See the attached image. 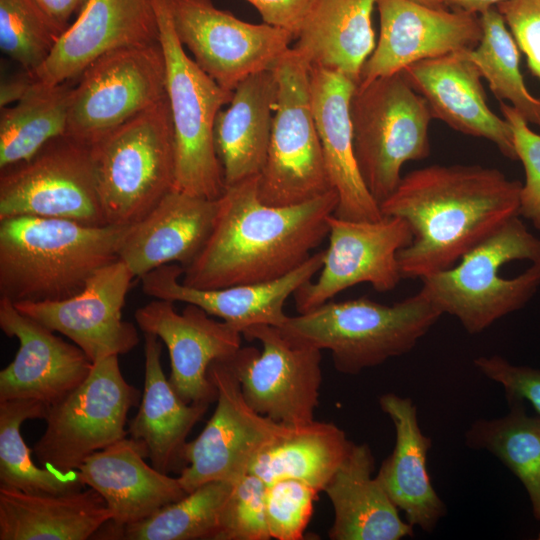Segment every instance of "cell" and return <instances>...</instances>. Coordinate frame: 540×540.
<instances>
[{"mask_svg": "<svg viewBox=\"0 0 540 540\" xmlns=\"http://www.w3.org/2000/svg\"><path fill=\"white\" fill-rule=\"evenodd\" d=\"M522 183L496 168L434 164L402 176L380 203L383 216L403 218L413 239L398 253L402 278L423 279L454 266L513 217Z\"/></svg>", "mask_w": 540, "mask_h": 540, "instance_id": "1", "label": "cell"}, {"mask_svg": "<svg viewBox=\"0 0 540 540\" xmlns=\"http://www.w3.org/2000/svg\"><path fill=\"white\" fill-rule=\"evenodd\" d=\"M258 177L225 187L211 233L184 268L183 284L216 289L279 279L307 261L328 235L338 205L333 189L291 206H270L258 195Z\"/></svg>", "mask_w": 540, "mask_h": 540, "instance_id": "2", "label": "cell"}, {"mask_svg": "<svg viewBox=\"0 0 540 540\" xmlns=\"http://www.w3.org/2000/svg\"><path fill=\"white\" fill-rule=\"evenodd\" d=\"M130 226L36 216L0 220V297L19 303L78 294L98 269L119 260Z\"/></svg>", "mask_w": 540, "mask_h": 540, "instance_id": "3", "label": "cell"}, {"mask_svg": "<svg viewBox=\"0 0 540 540\" xmlns=\"http://www.w3.org/2000/svg\"><path fill=\"white\" fill-rule=\"evenodd\" d=\"M422 280L420 291L469 334L523 308L540 287V240L513 217L451 268Z\"/></svg>", "mask_w": 540, "mask_h": 540, "instance_id": "4", "label": "cell"}, {"mask_svg": "<svg viewBox=\"0 0 540 540\" xmlns=\"http://www.w3.org/2000/svg\"><path fill=\"white\" fill-rule=\"evenodd\" d=\"M441 316L419 291L393 305L366 297L328 301L279 328L295 342L328 350L340 373L357 375L410 352Z\"/></svg>", "mask_w": 540, "mask_h": 540, "instance_id": "5", "label": "cell"}, {"mask_svg": "<svg viewBox=\"0 0 540 540\" xmlns=\"http://www.w3.org/2000/svg\"><path fill=\"white\" fill-rule=\"evenodd\" d=\"M153 2L174 132L173 189L216 200L226 185L214 144V123L219 111L230 102L233 91L218 85L187 55L172 22L170 0Z\"/></svg>", "mask_w": 540, "mask_h": 540, "instance_id": "6", "label": "cell"}, {"mask_svg": "<svg viewBox=\"0 0 540 540\" xmlns=\"http://www.w3.org/2000/svg\"><path fill=\"white\" fill-rule=\"evenodd\" d=\"M93 151L107 224L137 223L174 188V132L167 96L114 130Z\"/></svg>", "mask_w": 540, "mask_h": 540, "instance_id": "7", "label": "cell"}, {"mask_svg": "<svg viewBox=\"0 0 540 540\" xmlns=\"http://www.w3.org/2000/svg\"><path fill=\"white\" fill-rule=\"evenodd\" d=\"M350 118L360 174L380 205L398 186L403 165L430 155L433 116L426 100L398 72L358 83Z\"/></svg>", "mask_w": 540, "mask_h": 540, "instance_id": "8", "label": "cell"}, {"mask_svg": "<svg viewBox=\"0 0 540 540\" xmlns=\"http://www.w3.org/2000/svg\"><path fill=\"white\" fill-rule=\"evenodd\" d=\"M273 71L278 94L267 158L258 177V195L267 205L291 206L333 188L312 109L310 65L291 47Z\"/></svg>", "mask_w": 540, "mask_h": 540, "instance_id": "9", "label": "cell"}, {"mask_svg": "<svg viewBox=\"0 0 540 540\" xmlns=\"http://www.w3.org/2000/svg\"><path fill=\"white\" fill-rule=\"evenodd\" d=\"M140 392L122 375L118 356L93 363L89 376L49 406L46 428L33 453L47 468L71 473L96 451L125 438L127 415Z\"/></svg>", "mask_w": 540, "mask_h": 540, "instance_id": "10", "label": "cell"}, {"mask_svg": "<svg viewBox=\"0 0 540 540\" xmlns=\"http://www.w3.org/2000/svg\"><path fill=\"white\" fill-rule=\"evenodd\" d=\"M73 86L65 135L94 147L166 98L160 42L122 47L92 62Z\"/></svg>", "mask_w": 540, "mask_h": 540, "instance_id": "11", "label": "cell"}, {"mask_svg": "<svg viewBox=\"0 0 540 540\" xmlns=\"http://www.w3.org/2000/svg\"><path fill=\"white\" fill-rule=\"evenodd\" d=\"M18 216L108 225L97 189L93 147L63 135L30 159L2 169L0 220Z\"/></svg>", "mask_w": 540, "mask_h": 540, "instance_id": "12", "label": "cell"}, {"mask_svg": "<svg viewBox=\"0 0 540 540\" xmlns=\"http://www.w3.org/2000/svg\"><path fill=\"white\" fill-rule=\"evenodd\" d=\"M242 335L261 343L240 348L224 362L246 402L258 413L289 427L313 422L322 382L321 350L289 339L281 329L255 325Z\"/></svg>", "mask_w": 540, "mask_h": 540, "instance_id": "13", "label": "cell"}, {"mask_svg": "<svg viewBox=\"0 0 540 540\" xmlns=\"http://www.w3.org/2000/svg\"><path fill=\"white\" fill-rule=\"evenodd\" d=\"M208 376L217 389V405L198 437L184 447L186 466L178 479L187 493L212 481L236 483L264 450L295 428L256 412L224 362L212 363Z\"/></svg>", "mask_w": 540, "mask_h": 540, "instance_id": "14", "label": "cell"}, {"mask_svg": "<svg viewBox=\"0 0 540 540\" xmlns=\"http://www.w3.org/2000/svg\"><path fill=\"white\" fill-rule=\"evenodd\" d=\"M170 13L194 61L228 91L255 73L272 70L295 41L285 29L245 22L212 0H170Z\"/></svg>", "mask_w": 540, "mask_h": 540, "instance_id": "15", "label": "cell"}, {"mask_svg": "<svg viewBox=\"0 0 540 540\" xmlns=\"http://www.w3.org/2000/svg\"><path fill=\"white\" fill-rule=\"evenodd\" d=\"M327 222L329 244L318 278L302 285L293 295L299 313L317 308L360 283L387 292L402 279L398 253L413 239L403 218L383 216L376 221H352L331 214Z\"/></svg>", "mask_w": 540, "mask_h": 540, "instance_id": "16", "label": "cell"}, {"mask_svg": "<svg viewBox=\"0 0 540 540\" xmlns=\"http://www.w3.org/2000/svg\"><path fill=\"white\" fill-rule=\"evenodd\" d=\"M135 278L121 260L98 269L81 292L58 301L13 303L24 315L68 337L96 363L130 352L139 343L136 327L122 318Z\"/></svg>", "mask_w": 540, "mask_h": 540, "instance_id": "17", "label": "cell"}, {"mask_svg": "<svg viewBox=\"0 0 540 540\" xmlns=\"http://www.w3.org/2000/svg\"><path fill=\"white\" fill-rule=\"evenodd\" d=\"M202 308L187 304L179 313L174 302L155 299L138 308L134 317L143 333L157 336L167 347L169 382L186 403H211L217 389L208 376L216 361L227 362L241 348L242 333L210 317Z\"/></svg>", "mask_w": 540, "mask_h": 540, "instance_id": "18", "label": "cell"}, {"mask_svg": "<svg viewBox=\"0 0 540 540\" xmlns=\"http://www.w3.org/2000/svg\"><path fill=\"white\" fill-rule=\"evenodd\" d=\"M376 6L379 38L359 83L401 72L421 60L472 49L482 36L478 14L411 0H377Z\"/></svg>", "mask_w": 540, "mask_h": 540, "instance_id": "19", "label": "cell"}, {"mask_svg": "<svg viewBox=\"0 0 540 540\" xmlns=\"http://www.w3.org/2000/svg\"><path fill=\"white\" fill-rule=\"evenodd\" d=\"M0 328L19 341L13 361L0 371V401L32 399L51 406L84 382L92 370L93 363L77 345L2 297Z\"/></svg>", "mask_w": 540, "mask_h": 540, "instance_id": "20", "label": "cell"}, {"mask_svg": "<svg viewBox=\"0 0 540 540\" xmlns=\"http://www.w3.org/2000/svg\"><path fill=\"white\" fill-rule=\"evenodd\" d=\"M158 41L153 0H86L49 57L31 75L49 85L71 82L112 50Z\"/></svg>", "mask_w": 540, "mask_h": 540, "instance_id": "21", "label": "cell"}, {"mask_svg": "<svg viewBox=\"0 0 540 540\" xmlns=\"http://www.w3.org/2000/svg\"><path fill=\"white\" fill-rule=\"evenodd\" d=\"M323 260L324 251H318L279 279L216 289L183 284L180 276L184 273V267L172 263L142 276L141 288L145 295L155 299L196 305L242 333L255 325L281 327L288 318L284 312L287 299L319 273Z\"/></svg>", "mask_w": 540, "mask_h": 540, "instance_id": "22", "label": "cell"}, {"mask_svg": "<svg viewBox=\"0 0 540 540\" xmlns=\"http://www.w3.org/2000/svg\"><path fill=\"white\" fill-rule=\"evenodd\" d=\"M401 72L426 100L433 118L460 133L487 139L506 158L517 160L510 125L490 109L482 76L464 51L421 60Z\"/></svg>", "mask_w": 540, "mask_h": 540, "instance_id": "23", "label": "cell"}, {"mask_svg": "<svg viewBox=\"0 0 540 540\" xmlns=\"http://www.w3.org/2000/svg\"><path fill=\"white\" fill-rule=\"evenodd\" d=\"M356 85L339 72L310 66L314 119L327 175L338 194L334 215L352 221H376L383 214L363 181L354 152L350 100Z\"/></svg>", "mask_w": 540, "mask_h": 540, "instance_id": "24", "label": "cell"}, {"mask_svg": "<svg viewBox=\"0 0 540 540\" xmlns=\"http://www.w3.org/2000/svg\"><path fill=\"white\" fill-rule=\"evenodd\" d=\"M147 457L142 441L125 437L88 456L76 470L83 485L104 499L112 515L109 527L141 521L188 494L178 478L146 463Z\"/></svg>", "mask_w": 540, "mask_h": 540, "instance_id": "25", "label": "cell"}, {"mask_svg": "<svg viewBox=\"0 0 540 540\" xmlns=\"http://www.w3.org/2000/svg\"><path fill=\"white\" fill-rule=\"evenodd\" d=\"M216 200L172 189L140 221L131 225L119 260L141 278L163 265L187 267L205 245L217 213Z\"/></svg>", "mask_w": 540, "mask_h": 540, "instance_id": "26", "label": "cell"}, {"mask_svg": "<svg viewBox=\"0 0 540 540\" xmlns=\"http://www.w3.org/2000/svg\"><path fill=\"white\" fill-rule=\"evenodd\" d=\"M379 405L392 420L396 439L376 478L410 525L432 532L447 513L427 470L432 440L421 431L417 407L410 398L386 393Z\"/></svg>", "mask_w": 540, "mask_h": 540, "instance_id": "27", "label": "cell"}, {"mask_svg": "<svg viewBox=\"0 0 540 540\" xmlns=\"http://www.w3.org/2000/svg\"><path fill=\"white\" fill-rule=\"evenodd\" d=\"M278 82L272 70L255 73L233 91L214 123L215 149L225 185L260 175L267 158Z\"/></svg>", "mask_w": 540, "mask_h": 540, "instance_id": "28", "label": "cell"}, {"mask_svg": "<svg viewBox=\"0 0 540 540\" xmlns=\"http://www.w3.org/2000/svg\"><path fill=\"white\" fill-rule=\"evenodd\" d=\"M368 444H353L324 488L334 510L332 540H400L414 535L378 479Z\"/></svg>", "mask_w": 540, "mask_h": 540, "instance_id": "29", "label": "cell"}, {"mask_svg": "<svg viewBox=\"0 0 540 540\" xmlns=\"http://www.w3.org/2000/svg\"><path fill=\"white\" fill-rule=\"evenodd\" d=\"M160 339L144 333V390L139 409L128 423L130 437L145 444L151 465L163 473L186 466L183 450L187 436L210 403L184 402L174 391L161 366Z\"/></svg>", "mask_w": 540, "mask_h": 540, "instance_id": "30", "label": "cell"}, {"mask_svg": "<svg viewBox=\"0 0 540 540\" xmlns=\"http://www.w3.org/2000/svg\"><path fill=\"white\" fill-rule=\"evenodd\" d=\"M111 518L91 487L66 493L0 487V540H87Z\"/></svg>", "mask_w": 540, "mask_h": 540, "instance_id": "31", "label": "cell"}, {"mask_svg": "<svg viewBox=\"0 0 540 540\" xmlns=\"http://www.w3.org/2000/svg\"><path fill=\"white\" fill-rule=\"evenodd\" d=\"M377 0H314L292 47L310 66L339 72L356 84L376 42Z\"/></svg>", "mask_w": 540, "mask_h": 540, "instance_id": "32", "label": "cell"}, {"mask_svg": "<svg viewBox=\"0 0 540 540\" xmlns=\"http://www.w3.org/2000/svg\"><path fill=\"white\" fill-rule=\"evenodd\" d=\"M353 442L333 423L313 421L295 427L282 440L264 450L249 473L266 484L295 479L323 491L349 454Z\"/></svg>", "mask_w": 540, "mask_h": 540, "instance_id": "33", "label": "cell"}, {"mask_svg": "<svg viewBox=\"0 0 540 540\" xmlns=\"http://www.w3.org/2000/svg\"><path fill=\"white\" fill-rule=\"evenodd\" d=\"M70 82L49 85L35 79L29 91L0 113V169L26 161L51 140L65 135Z\"/></svg>", "mask_w": 540, "mask_h": 540, "instance_id": "34", "label": "cell"}, {"mask_svg": "<svg viewBox=\"0 0 540 540\" xmlns=\"http://www.w3.org/2000/svg\"><path fill=\"white\" fill-rule=\"evenodd\" d=\"M502 417L478 419L465 433L471 449L487 450L523 484L532 514L540 521V415H529L524 401H509Z\"/></svg>", "mask_w": 540, "mask_h": 540, "instance_id": "35", "label": "cell"}, {"mask_svg": "<svg viewBox=\"0 0 540 540\" xmlns=\"http://www.w3.org/2000/svg\"><path fill=\"white\" fill-rule=\"evenodd\" d=\"M233 485L228 481L205 483L141 521L121 528L105 524L95 536L117 540H214Z\"/></svg>", "mask_w": 540, "mask_h": 540, "instance_id": "36", "label": "cell"}, {"mask_svg": "<svg viewBox=\"0 0 540 540\" xmlns=\"http://www.w3.org/2000/svg\"><path fill=\"white\" fill-rule=\"evenodd\" d=\"M49 406L32 399L0 401V487L31 493H66L85 486L77 471L61 473L38 467L21 434L22 423L45 419Z\"/></svg>", "mask_w": 540, "mask_h": 540, "instance_id": "37", "label": "cell"}, {"mask_svg": "<svg viewBox=\"0 0 540 540\" xmlns=\"http://www.w3.org/2000/svg\"><path fill=\"white\" fill-rule=\"evenodd\" d=\"M482 36L466 56L501 102L508 101L530 124L540 128V98L527 89L520 70V49L503 16L492 7L479 15Z\"/></svg>", "mask_w": 540, "mask_h": 540, "instance_id": "38", "label": "cell"}, {"mask_svg": "<svg viewBox=\"0 0 540 540\" xmlns=\"http://www.w3.org/2000/svg\"><path fill=\"white\" fill-rule=\"evenodd\" d=\"M62 33L35 0H0V48L24 71H36Z\"/></svg>", "mask_w": 540, "mask_h": 540, "instance_id": "39", "label": "cell"}, {"mask_svg": "<svg viewBox=\"0 0 540 540\" xmlns=\"http://www.w3.org/2000/svg\"><path fill=\"white\" fill-rule=\"evenodd\" d=\"M267 484L248 473L234 483L214 540L271 539L265 510Z\"/></svg>", "mask_w": 540, "mask_h": 540, "instance_id": "40", "label": "cell"}, {"mask_svg": "<svg viewBox=\"0 0 540 540\" xmlns=\"http://www.w3.org/2000/svg\"><path fill=\"white\" fill-rule=\"evenodd\" d=\"M318 493L308 484L295 479H280L267 484L265 510L271 538L302 539Z\"/></svg>", "mask_w": 540, "mask_h": 540, "instance_id": "41", "label": "cell"}, {"mask_svg": "<svg viewBox=\"0 0 540 540\" xmlns=\"http://www.w3.org/2000/svg\"><path fill=\"white\" fill-rule=\"evenodd\" d=\"M502 116L509 123L517 155L525 171L520 192V216L540 231V134L506 102H500Z\"/></svg>", "mask_w": 540, "mask_h": 540, "instance_id": "42", "label": "cell"}, {"mask_svg": "<svg viewBox=\"0 0 540 540\" xmlns=\"http://www.w3.org/2000/svg\"><path fill=\"white\" fill-rule=\"evenodd\" d=\"M475 367L488 379L500 384L507 401H527L540 415V369L514 365L499 355L480 356Z\"/></svg>", "mask_w": 540, "mask_h": 540, "instance_id": "43", "label": "cell"}, {"mask_svg": "<svg viewBox=\"0 0 540 540\" xmlns=\"http://www.w3.org/2000/svg\"><path fill=\"white\" fill-rule=\"evenodd\" d=\"M496 7L540 81V0H506Z\"/></svg>", "mask_w": 540, "mask_h": 540, "instance_id": "44", "label": "cell"}, {"mask_svg": "<svg viewBox=\"0 0 540 540\" xmlns=\"http://www.w3.org/2000/svg\"><path fill=\"white\" fill-rule=\"evenodd\" d=\"M264 23L291 32L295 39L314 0H246Z\"/></svg>", "mask_w": 540, "mask_h": 540, "instance_id": "45", "label": "cell"}, {"mask_svg": "<svg viewBox=\"0 0 540 540\" xmlns=\"http://www.w3.org/2000/svg\"><path fill=\"white\" fill-rule=\"evenodd\" d=\"M52 21L64 32L69 20L79 11L78 0H35Z\"/></svg>", "mask_w": 540, "mask_h": 540, "instance_id": "46", "label": "cell"}, {"mask_svg": "<svg viewBox=\"0 0 540 540\" xmlns=\"http://www.w3.org/2000/svg\"><path fill=\"white\" fill-rule=\"evenodd\" d=\"M34 81L35 78L26 72L24 76L2 82L0 87V107H7L11 103L15 104L22 99Z\"/></svg>", "mask_w": 540, "mask_h": 540, "instance_id": "47", "label": "cell"}, {"mask_svg": "<svg viewBox=\"0 0 540 540\" xmlns=\"http://www.w3.org/2000/svg\"><path fill=\"white\" fill-rule=\"evenodd\" d=\"M506 0H444L447 8L480 15Z\"/></svg>", "mask_w": 540, "mask_h": 540, "instance_id": "48", "label": "cell"}, {"mask_svg": "<svg viewBox=\"0 0 540 540\" xmlns=\"http://www.w3.org/2000/svg\"><path fill=\"white\" fill-rule=\"evenodd\" d=\"M411 1L420 3V4H423L432 8H437V9L447 8L444 4V0H411Z\"/></svg>", "mask_w": 540, "mask_h": 540, "instance_id": "49", "label": "cell"}, {"mask_svg": "<svg viewBox=\"0 0 540 540\" xmlns=\"http://www.w3.org/2000/svg\"><path fill=\"white\" fill-rule=\"evenodd\" d=\"M86 0H78L79 2V10L82 7V5L85 3Z\"/></svg>", "mask_w": 540, "mask_h": 540, "instance_id": "50", "label": "cell"}, {"mask_svg": "<svg viewBox=\"0 0 540 540\" xmlns=\"http://www.w3.org/2000/svg\"><path fill=\"white\" fill-rule=\"evenodd\" d=\"M537 539L540 540V531L538 533Z\"/></svg>", "mask_w": 540, "mask_h": 540, "instance_id": "51", "label": "cell"}]
</instances>
